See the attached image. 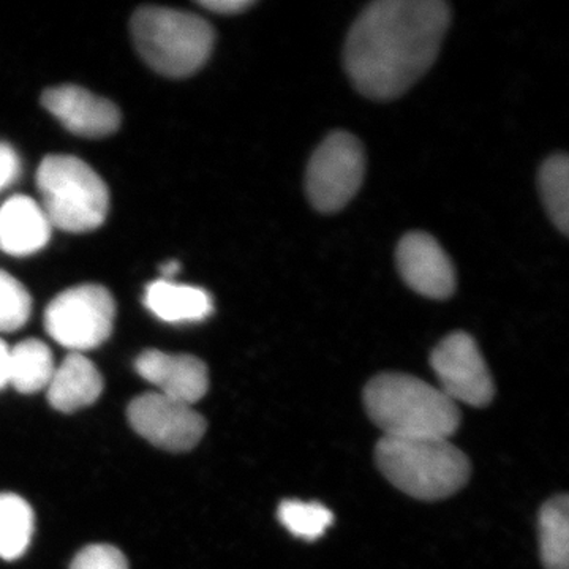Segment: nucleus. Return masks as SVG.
<instances>
[{
	"mask_svg": "<svg viewBox=\"0 0 569 569\" xmlns=\"http://www.w3.org/2000/svg\"><path fill=\"white\" fill-rule=\"evenodd\" d=\"M451 10L441 0H378L351 26L346 69L373 100L402 96L436 62Z\"/></svg>",
	"mask_w": 569,
	"mask_h": 569,
	"instance_id": "nucleus-1",
	"label": "nucleus"
},
{
	"mask_svg": "<svg viewBox=\"0 0 569 569\" xmlns=\"http://www.w3.org/2000/svg\"><path fill=\"white\" fill-rule=\"evenodd\" d=\"M365 408L383 437L447 438L460 426L459 406L440 389L407 373H380L367 383Z\"/></svg>",
	"mask_w": 569,
	"mask_h": 569,
	"instance_id": "nucleus-2",
	"label": "nucleus"
},
{
	"mask_svg": "<svg viewBox=\"0 0 569 569\" xmlns=\"http://www.w3.org/2000/svg\"><path fill=\"white\" fill-rule=\"evenodd\" d=\"M376 462L395 488L422 501L455 496L471 475L470 459L447 438L381 437Z\"/></svg>",
	"mask_w": 569,
	"mask_h": 569,
	"instance_id": "nucleus-3",
	"label": "nucleus"
},
{
	"mask_svg": "<svg viewBox=\"0 0 569 569\" xmlns=\"http://www.w3.org/2000/svg\"><path fill=\"white\" fill-rule=\"evenodd\" d=\"M137 50L153 70L170 78L190 77L211 56L216 33L208 21L167 7H141L132 18Z\"/></svg>",
	"mask_w": 569,
	"mask_h": 569,
	"instance_id": "nucleus-4",
	"label": "nucleus"
},
{
	"mask_svg": "<svg viewBox=\"0 0 569 569\" xmlns=\"http://www.w3.org/2000/svg\"><path fill=\"white\" fill-rule=\"evenodd\" d=\"M41 208L52 227L88 233L104 222L110 209L107 183L88 163L71 156H50L37 173Z\"/></svg>",
	"mask_w": 569,
	"mask_h": 569,
	"instance_id": "nucleus-5",
	"label": "nucleus"
},
{
	"mask_svg": "<svg viewBox=\"0 0 569 569\" xmlns=\"http://www.w3.org/2000/svg\"><path fill=\"white\" fill-rule=\"evenodd\" d=\"M116 302L102 284L69 288L56 296L44 310L48 335L71 353L92 350L110 339Z\"/></svg>",
	"mask_w": 569,
	"mask_h": 569,
	"instance_id": "nucleus-6",
	"label": "nucleus"
},
{
	"mask_svg": "<svg viewBox=\"0 0 569 569\" xmlns=\"http://www.w3.org/2000/svg\"><path fill=\"white\" fill-rule=\"evenodd\" d=\"M365 173V149L358 138L347 132L329 134L307 167L310 203L320 212L340 211L361 189Z\"/></svg>",
	"mask_w": 569,
	"mask_h": 569,
	"instance_id": "nucleus-7",
	"label": "nucleus"
},
{
	"mask_svg": "<svg viewBox=\"0 0 569 569\" xmlns=\"http://www.w3.org/2000/svg\"><path fill=\"white\" fill-rule=\"evenodd\" d=\"M430 366L440 391L452 402L486 407L496 396V385L473 337L452 332L441 340L430 356Z\"/></svg>",
	"mask_w": 569,
	"mask_h": 569,
	"instance_id": "nucleus-8",
	"label": "nucleus"
},
{
	"mask_svg": "<svg viewBox=\"0 0 569 569\" xmlns=\"http://www.w3.org/2000/svg\"><path fill=\"white\" fill-rule=\"evenodd\" d=\"M127 417L134 432L164 451H190L206 432L204 418L192 406L159 392H148L133 399Z\"/></svg>",
	"mask_w": 569,
	"mask_h": 569,
	"instance_id": "nucleus-9",
	"label": "nucleus"
},
{
	"mask_svg": "<svg viewBox=\"0 0 569 569\" xmlns=\"http://www.w3.org/2000/svg\"><path fill=\"white\" fill-rule=\"evenodd\" d=\"M396 260L403 282L418 295L430 299H447L455 293V266L432 236H403L397 246Z\"/></svg>",
	"mask_w": 569,
	"mask_h": 569,
	"instance_id": "nucleus-10",
	"label": "nucleus"
},
{
	"mask_svg": "<svg viewBox=\"0 0 569 569\" xmlns=\"http://www.w3.org/2000/svg\"><path fill=\"white\" fill-rule=\"evenodd\" d=\"M41 103L71 133L86 138H102L121 126V112L110 100L93 96L80 86H58L48 89Z\"/></svg>",
	"mask_w": 569,
	"mask_h": 569,
	"instance_id": "nucleus-11",
	"label": "nucleus"
},
{
	"mask_svg": "<svg viewBox=\"0 0 569 569\" xmlns=\"http://www.w3.org/2000/svg\"><path fill=\"white\" fill-rule=\"evenodd\" d=\"M138 376L159 389V395L193 406L209 389V370L192 355L146 350L134 361Z\"/></svg>",
	"mask_w": 569,
	"mask_h": 569,
	"instance_id": "nucleus-12",
	"label": "nucleus"
},
{
	"mask_svg": "<svg viewBox=\"0 0 569 569\" xmlns=\"http://www.w3.org/2000/svg\"><path fill=\"white\" fill-rule=\"evenodd\" d=\"M52 224L31 197L17 194L0 206V249L14 257L39 252L50 241Z\"/></svg>",
	"mask_w": 569,
	"mask_h": 569,
	"instance_id": "nucleus-13",
	"label": "nucleus"
},
{
	"mask_svg": "<svg viewBox=\"0 0 569 569\" xmlns=\"http://www.w3.org/2000/svg\"><path fill=\"white\" fill-rule=\"evenodd\" d=\"M48 402L62 413H74L91 407L103 392V377L91 359L70 353L56 367L48 385Z\"/></svg>",
	"mask_w": 569,
	"mask_h": 569,
	"instance_id": "nucleus-14",
	"label": "nucleus"
},
{
	"mask_svg": "<svg viewBox=\"0 0 569 569\" xmlns=\"http://www.w3.org/2000/svg\"><path fill=\"white\" fill-rule=\"evenodd\" d=\"M144 305L167 323H197L211 316L213 302L203 288L157 280L146 288Z\"/></svg>",
	"mask_w": 569,
	"mask_h": 569,
	"instance_id": "nucleus-15",
	"label": "nucleus"
},
{
	"mask_svg": "<svg viewBox=\"0 0 569 569\" xmlns=\"http://www.w3.org/2000/svg\"><path fill=\"white\" fill-rule=\"evenodd\" d=\"M539 557L545 569H569V500L546 501L538 516Z\"/></svg>",
	"mask_w": 569,
	"mask_h": 569,
	"instance_id": "nucleus-16",
	"label": "nucleus"
},
{
	"mask_svg": "<svg viewBox=\"0 0 569 569\" xmlns=\"http://www.w3.org/2000/svg\"><path fill=\"white\" fill-rule=\"evenodd\" d=\"M54 370L50 347L39 339L22 340L10 350V385L21 395L48 388Z\"/></svg>",
	"mask_w": 569,
	"mask_h": 569,
	"instance_id": "nucleus-17",
	"label": "nucleus"
},
{
	"mask_svg": "<svg viewBox=\"0 0 569 569\" xmlns=\"http://www.w3.org/2000/svg\"><path fill=\"white\" fill-rule=\"evenodd\" d=\"M33 529L31 505L17 493H0V559H20L31 545Z\"/></svg>",
	"mask_w": 569,
	"mask_h": 569,
	"instance_id": "nucleus-18",
	"label": "nucleus"
},
{
	"mask_svg": "<svg viewBox=\"0 0 569 569\" xmlns=\"http://www.w3.org/2000/svg\"><path fill=\"white\" fill-rule=\"evenodd\" d=\"M539 194L549 219L563 234L569 228V162L565 153H557L542 163L538 174Z\"/></svg>",
	"mask_w": 569,
	"mask_h": 569,
	"instance_id": "nucleus-19",
	"label": "nucleus"
},
{
	"mask_svg": "<svg viewBox=\"0 0 569 569\" xmlns=\"http://www.w3.org/2000/svg\"><path fill=\"white\" fill-rule=\"evenodd\" d=\"M279 520L295 537L316 541L332 526L335 515L317 501L284 500L279 507Z\"/></svg>",
	"mask_w": 569,
	"mask_h": 569,
	"instance_id": "nucleus-20",
	"label": "nucleus"
},
{
	"mask_svg": "<svg viewBox=\"0 0 569 569\" xmlns=\"http://www.w3.org/2000/svg\"><path fill=\"white\" fill-rule=\"evenodd\" d=\"M32 312V299L20 280L0 271V332L18 331Z\"/></svg>",
	"mask_w": 569,
	"mask_h": 569,
	"instance_id": "nucleus-21",
	"label": "nucleus"
},
{
	"mask_svg": "<svg viewBox=\"0 0 569 569\" xmlns=\"http://www.w3.org/2000/svg\"><path fill=\"white\" fill-rule=\"evenodd\" d=\"M70 569H129V561L114 546L92 545L74 557Z\"/></svg>",
	"mask_w": 569,
	"mask_h": 569,
	"instance_id": "nucleus-22",
	"label": "nucleus"
},
{
	"mask_svg": "<svg viewBox=\"0 0 569 569\" xmlns=\"http://www.w3.org/2000/svg\"><path fill=\"white\" fill-rule=\"evenodd\" d=\"M20 159L13 148L6 142H0V192L10 183L17 181L20 176Z\"/></svg>",
	"mask_w": 569,
	"mask_h": 569,
	"instance_id": "nucleus-23",
	"label": "nucleus"
},
{
	"mask_svg": "<svg viewBox=\"0 0 569 569\" xmlns=\"http://www.w3.org/2000/svg\"><path fill=\"white\" fill-rule=\"evenodd\" d=\"M200 6L219 14H238L253 7L254 2L253 0H204Z\"/></svg>",
	"mask_w": 569,
	"mask_h": 569,
	"instance_id": "nucleus-24",
	"label": "nucleus"
},
{
	"mask_svg": "<svg viewBox=\"0 0 569 569\" xmlns=\"http://www.w3.org/2000/svg\"><path fill=\"white\" fill-rule=\"evenodd\" d=\"M10 385V348L0 339V391Z\"/></svg>",
	"mask_w": 569,
	"mask_h": 569,
	"instance_id": "nucleus-25",
	"label": "nucleus"
},
{
	"mask_svg": "<svg viewBox=\"0 0 569 569\" xmlns=\"http://www.w3.org/2000/svg\"><path fill=\"white\" fill-rule=\"evenodd\" d=\"M179 271H181V264L176 260L167 261V263H163L162 268H160L163 280L173 279Z\"/></svg>",
	"mask_w": 569,
	"mask_h": 569,
	"instance_id": "nucleus-26",
	"label": "nucleus"
}]
</instances>
